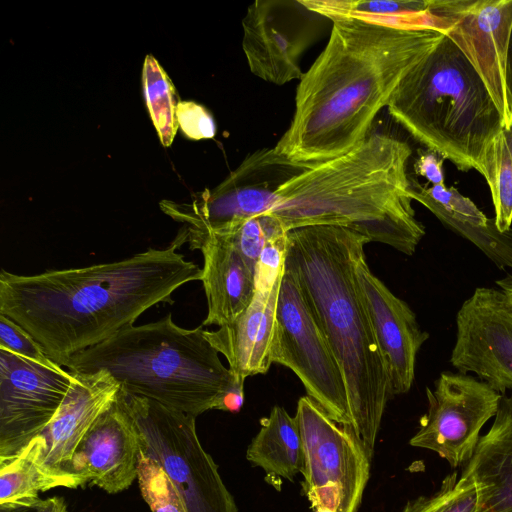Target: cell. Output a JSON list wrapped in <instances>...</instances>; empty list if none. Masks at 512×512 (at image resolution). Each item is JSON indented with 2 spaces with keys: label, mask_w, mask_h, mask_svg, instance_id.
Listing matches in <instances>:
<instances>
[{
  "label": "cell",
  "mask_w": 512,
  "mask_h": 512,
  "mask_svg": "<svg viewBox=\"0 0 512 512\" xmlns=\"http://www.w3.org/2000/svg\"><path fill=\"white\" fill-rule=\"evenodd\" d=\"M326 17L332 21L328 42L300 79L291 123L274 146L303 164L334 159L365 140L401 80L445 35L435 25Z\"/></svg>",
  "instance_id": "obj_1"
},
{
  "label": "cell",
  "mask_w": 512,
  "mask_h": 512,
  "mask_svg": "<svg viewBox=\"0 0 512 512\" xmlns=\"http://www.w3.org/2000/svg\"><path fill=\"white\" fill-rule=\"evenodd\" d=\"M183 229L164 249L122 260L34 275L0 272V314L26 330L60 366L133 324L181 286L201 280L202 268L178 250Z\"/></svg>",
  "instance_id": "obj_2"
},
{
  "label": "cell",
  "mask_w": 512,
  "mask_h": 512,
  "mask_svg": "<svg viewBox=\"0 0 512 512\" xmlns=\"http://www.w3.org/2000/svg\"><path fill=\"white\" fill-rule=\"evenodd\" d=\"M369 242L341 226L295 228L288 231L285 266L295 275L342 370L352 429L371 459L384 410L393 395L356 273Z\"/></svg>",
  "instance_id": "obj_3"
},
{
  "label": "cell",
  "mask_w": 512,
  "mask_h": 512,
  "mask_svg": "<svg viewBox=\"0 0 512 512\" xmlns=\"http://www.w3.org/2000/svg\"><path fill=\"white\" fill-rule=\"evenodd\" d=\"M411 154L406 142L370 133L349 152L288 180L268 214L287 232L312 225L341 226L412 255L425 227L416 219L408 193Z\"/></svg>",
  "instance_id": "obj_4"
},
{
  "label": "cell",
  "mask_w": 512,
  "mask_h": 512,
  "mask_svg": "<svg viewBox=\"0 0 512 512\" xmlns=\"http://www.w3.org/2000/svg\"><path fill=\"white\" fill-rule=\"evenodd\" d=\"M218 354L202 325L180 327L168 313L155 322L123 327L71 356L64 367L71 373L103 370L125 392L197 417L214 409L237 379Z\"/></svg>",
  "instance_id": "obj_5"
},
{
  "label": "cell",
  "mask_w": 512,
  "mask_h": 512,
  "mask_svg": "<svg viewBox=\"0 0 512 512\" xmlns=\"http://www.w3.org/2000/svg\"><path fill=\"white\" fill-rule=\"evenodd\" d=\"M387 109L415 140L460 171L479 172L504 126L483 80L446 35L401 80Z\"/></svg>",
  "instance_id": "obj_6"
},
{
  "label": "cell",
  "mask_w": 512,
  "mask_h": 512,
  "mask_svg": "<svg viewBox=\"0 0 512 512\" xmlns=\"http://www.w3.org/2000/svg\"><path fill=\"white\" fill-rule=\"evenodd\" d=\"M117 397L139 432L141 451L164 470L187 512H238L200 443L196 417L121 388Z\"/></svg>",
  "instance_id": "obj_7"
},
{
  "label": "cell",
  "mask_w": 512,
  "mask_h": 512,
  "mask_svg": "<svg viewBox=\"0 0 512 512\" xmlns=\"http://www.w3.org/2000/svg\"><path fill=\"white\" fill-rule=\"evenodd\" d=\"M273 362L300 379L310 398L337 423L352 428L342 370L293 272L285 266L277 303Z\"/></svg>",
  "instance_id": "obj_8"
},
{
  "label": "cell",
  "mask_w": 512,
  "mask_h": 512,
  "mask_svg": "<svg viewBox=\"0 0 512 512\" xmlns=\"http://www.w3.org/2000/svg\"><path fill=\"white\" fill-rule=\"evenodd\" d=\"M426 394L428 410L410 445L434 451L452 468L464 465L482 427L495 417L503 394L478 377L450 371L442 372Z\"/></svg>",
  "instance_id": "obj_9"
},
{
  "label": "cell",
  "mask_w": 512,
  "mask_h": 512,
  "mask_svg": "<svg viewBox=\"0 0 512 512\" xmlns=\"http://www.w3.org/2000/svg\"><path fill=\"white\" fill-rule=\"evenodd\" d=\"M428 17L459 48L491 94L504 125L512 121L506 86L512 0H427Z\"/></svg>",
  "instance_id": "obj_10"
},
{
  "label": "cell",
  "mask_w": 512,
  "mask_h": 512,
  "mask_svg": "<svg viewBox=\"0 0 512 512\" xmlns=\"http://www.w3.org/2000/svg\"><path fill=\"white\" fill-rule=\"evenodd\" d=\"M312 165L294 162L274 147L262 148L249 154L218 187L205 191L192 204L167 202L162 207L172 218L186 223L188 232L266 214L275 205L279 188Z\"/></svg>",
  "instance_id": "obj_11"
},
{
  "label": "cell",
  "mask_w": 512,
  "mask_h": 512,
  "mask_svg": "<svg viewBox=\"0 0 512 512\" xmlns=\"http://www.w3.org/2000/svg\"><path fill=\"white\" fill-rule=\"evenodd\" d=\"M295 418L303 443L304 492L336 484L340 488L337 512H357L371 460L362 441L352 428L334 421L309 396L299 399Z\"/></svg>",
  "instance_id": "obj_12"
},
{
  "label": "cell",
  "mask_w": 512,
  "mask_h": 512,
  "mask_svg": "<svg viewBox=\"0 0 512 512\" xmlns=\"http://www.w3.org/2000/svg\"><path fill=\"white\" fill-rule=\"evenodd\" d=\"M73 373L0 348V459L38 436L65 399Z\"/></svg>",
  "instance_id": "obj_13"
},
{
  "label": "cell",
  "mask_w": 512,
  "mask_h": 512,
  "mask_svg": "<svg viewBox=\"0 0 512 512\" xmlns=\"http://www.w3.org/2000/svg\"><path fill=\"white\" fill-rule=\"evenodd\" d=\"M450 363L501 394L512 391V302L502 290L478 287L462 303Z\"/></svg>",
  "instance_id": "obj_14"
},
{
  "label": "cell",
  "mask_w": 512,
  "mask_h": 512,
  "mask_svg": "<svg viewBox=\"0 0 512 512\" xmlns=\"http://www.w3.org/2000/svg\"><path fill=\"white\" fill-rule=\"evenodd\" d=\"M303 1L257 0L242 20V48L250 71L275 85L304 75L300 58L309 46Z\"/></svg>",
  "instance_id": "obj_15"
},
{
  "label": "cell",
  "mask_w": 512,
  "mask_h": 512,
  "mask_svg": "<svg viewBox=\"0 0 512 512\" xmlns=\"http://www.w3.org/2000/svg\"><path fill=\"white\" fill-rule=\"evenodd\" d=\"M357 279L374 334L387 364L392 395L407 393L415 378L417 354L429 338L409 305L394 295L369 269L365 257Z\"/></svg>",
  "instance_id": "obj_16"
},
{
  "label": "cell",
  "mask_w": 512,
  "mask_h": 512,
  "mask_svg": "<svg viewBox=\"0 0 512 512\" xmlns=\"http://www.w3.org/2000/svg\"><path fill=\"white\" fill-rule=\"evenodd\" d=\"M139 432L118 397L93 422L78 444L71 469L110 494L138 477Z\"/></svg>",
  "instance_id": "obj_17"
},
{
  "label": "cell",
  "mask_w": 512,
  "mask_h": 512,
  "mask_svg": "<svg viewBox=\"0 0 512 512\" xmlns=\"http://www.w3.org/2000/svg\"><path fill=\"white\" fill-rule=\"evenodd\" d=\"M70 389L54 417L38 435L45 467L58 474H74V452L98 416L116 399L119 383L107 372L73 373ZM77 475V474H76Z\"/></svg>",
  "instance_id": "obj_18"
},
{
  "label": "cell",
  "mask_w": 512,
  "mask_h": 512,
  "mask_svg": "<svg viewBox=\"0 0 512 512\" xmlns=\"http://www.w3.org/2000/svg\"><path fill=\"white\" fill-rule=\"evenodd\" d=\"M187 242L191 250H201L204 260L201 281L208 312L202 326L232 322L254 297V270L230 241L216 233L187 234Z\"/></svg>",
  "instance_id": "obj_19"
},
{
  "label": "cell",
  "mask_w": 512,
  "mask_h": 512,
  "mask_svg": "<svg viewBox=\"0 0 512 512\" xmlns=\"http://www.w3.org/2000/svg\"><path fill=\"white\" fill-rule=\"evenodd\" d=\"M281 280L268 293L255 291L249 306L232 322L214 331L204 329V336L226 358L235 376L266 374L274 363Z\"/></svg>",
  "instance_id": "obj_20"
},
{
  "label": "cell",
  "mask_w": 512,
  "mask_h": 512,
  "mask_svg": "<svg viewBox=\"0 0 512 512\" xmlns=\"http://www.w3.org/2000/svg\"><path fill=\"white\" fill-rule=\"evenodd\" d=\"M409 195L444 225L469 240L499 269H512V229L500 232L475 203L454 187H425L410 179Z\"/></svg>",
  "instance_id": "obj_21"
},
{
  "label": "cell",
  "mask_w": 512,
  "mask_h": 512,
  "mask_svg": "<svg viewBox=\"0 0 512 512\" xmlns=\"http://www.w3.org/2000/svg\"><path fill=\"white\" fill-rule=\"evenodd\" d=\"M462 472L477 486V512H512V393L502 395L491 428Z\"/></svg>",
  "instance_id": "obj_22"
},
{
  "label": "cell",
  "mask_w": 512,
  "mask_h": 512,
  "mask_svg": "<svg viewBox=\"0 0 512 512\" xmlns=\"http://www.w3.org/2000/svg\"><path fill=\"white\" fill-rule=\"evenodd\" d=\"M43 448V440L36 436L15 456L0 459V508L33 510L40 492L88 482L80 475L58 474L45 467L40 458Z\"/></svg>",
  "instance_id": "obj_23"
},
{
  "label": "cell",
  "mask_w": 512,
  "mask_h": 512,
  "mask_svg": "<svg viewBox=\"0 0 512 512\" xmlns=\"http://www.w3.org/2000/svg\"><path fill=\"white\" fill-rule=\"evenodd\" d=\"M247 449V459L267 474L288 480L302 470L303 443L297 420L274 406Z\"/></svg>",
  "instance_id": "obj_24"
},
{
  "label": "cell",
  "mask_w": 512,
  "mask_h": 512,
  "mask_svg": "<svg viewBox=\"0 0 512 512\" xmlns=\"http://www.w3.org/2000/svg\"><path fill=\"white\" fill-rule=\"evenodd\" d=\"M479 173L490 188L498 230L509 231L512 229V121L488 145Z\"/></svg>",
  "instance_id": "obj_25"
},
{
  "label": "cell",
  "mask_w": 512,
  "mask_h": 512,
  "mask_svg": "<svg viewBox=\"0 0 512 512\" xmlns=\"http://www.w3.org/2000/svg\"><path fill=\"white\" fill-rule=\"evenodd\" d=\"M143 91L150 117L163 146H170L179 127L176 117L180 102L169 76L151 55L142 72Z\"/></svg>",
  "instance_id": "obj_26"
},
{
  "label": "cell",
  "mask_w": 512,
  "mask_h": 512,
  "mask_svg": "<svg viewBox=\"0 0 512 512\" xmlns=\"http://www.w3.org/2000/svg\"><path fill=\"white\" fill-rule=\"evenodd\" d=\"M478 491L474 480L461 471L442 481L440 489L430 496L409 501L402 512H477Z\"/></svg>",
  "instance_id": "obj_27"
},
{
  "label": "cell",
  "mask_w": 512,
  "mask_h": 512,
  "mask_svg": "<svg viewBox=\"0 0 512 512\" xmlns=\"http://www.w3.org/2000/svg\"><path fill=\"white\" fill-rule=\"evenodd\" d=\"M138 484L152 512H187L164 470L140 449Z\"/></svg>",
  "instance_id": "obj_28"
},
{
  "label": "cell",
  "mask_w": 512,
  "mask_h": 512,
  "mask_svg": "<svg viewBox=\"0 0 512 512\" xmlns=\"http://www.w3.org/2000/svg\"><path fill=\"white\" fill-rule=\"evenodd\" d=\"M288 232L280 230L269 237L255 265V291L268 293L282 278L287 256Z\"/></svg>",
  "instance_id": "obj_29"
},
{
  "label": "cell",
  "mask_w": 512,
  "mask_h": 512,
  "mask_svg": "<svg viewBox=\"0 0 512 512\" xmlns=\"http://www.w3.org/2000/svg\"><path fill=\"white\" fill-rule=\"evenodd\" d=\"M0 348L40 364H57L26 330L3 314H0Z\"/></svg>",
  "instance_id": "obj_30"
},
{
  "label": "cell",
  "mask_w": 512,
  "mask_h": 512,
  "mask_svg": "<svg viewBox=\"0 0 512 512\" xmlns=\"http://www.w3.org/2000/svg\"><path fill=\"white\" fill-rule=\"evenodd\" d=\"M176 117L183 133L191 139H210L216 134V125L212 115L198 103L180 101Z\"/></svg>",
  "instance_id": "obj_31"
},
{
  "label": "cell",
  "mask_w": 512,
  "mask_h": 512,
  "mask_svg": "<svg viewBox=\"0 0 512 512\" xmlns=\"http://www.w3.org/2000/svg\"><path fill=\"white\" fill-rule=\"evenodd\" d=\"M443 158L429 150L419 151L414 163L417 175L425 177L432 185L444 184Z\"/></svg>",
  "instance_id": "obj_32"
},
{
  "label": "cell",
  "mask_w": 512,
  "mask_h": 512,
  "mask_svg": "<svg viewBox=\"0 0 512 512\" xmlns=\"http://www.w3.org/2000/svg\"><path fill=\"white\" fill-rule=\"evenodd\" d=\"M244 382L245 378L238 377L219 398L214 409L225 412L237 413L244 403Z\"/></svg>",
  "instance_id": "obj_33"
},
{
  "label": "cell",
  "mask_w": 512,
  "mask_h": 512,
  "mask_svg": "<svg viewBox=\"0 0 512 512\" xmlns=\"http://www.w3.org/2000/svg\"><path fill=\"white\" fill-rule=\"evenodd\" d=\"M33 510L35 512H67L64 499L56 496L44 500L40 499Z\"/></svg>",
  "instance_id": "obj_34"
},
{
  "label": "cell",
  "mask_w": 512,
  "mask_h": 512,
  "mask_svg": "<svg viewBox=\"0 0 512 512\" xmlns=\"http://www.w3.org/2000/svg\"><path fill=\"white\" fill-rule=\"evenodd\" d=\"M506 86H507V92H508L509 99L511 102V107H512V30H511L508 53H507Z\"/></svg>",
  "instance_id": "obj_35"
},
{
  "label": "cell",
  "mask_w": 512,
  "mask_h": 512,
  "mask_svg": "<svg viewBox=\"0 0 512 512\" xmlns=\"http://www.w3.org/2000/svg\"><path fill=\"white\" fill-rule=\"evenodd\" d=\"M496 284L512 302V275H507L506 277L497 280Z\"/></svg>",
  "instance_id": "obj_36"
},
{
  "label": "cell",
  "mask_w": 512,
  "mask_h": 512,
  "mask_svg": "<svg viewBox=\"0 0 512 512\" xmlns=\"http://www.w3.org/2000/svg\"><path fill=\"white\" fill-rule=\"evenodd\" d=\"M26 509H6L0 508V512H24Z\"/></svg>",
  "instance_id": "obj_37"
},
{
  "label": "cell",
  "mask_w": 512,
  "mask_h": 512,
  "mask_svg": "<svg viewBox=\"0 0 512 512\" xmlns=\"http://www.w3.org/2000/svg\"><path fill=\"white\" fill-rule=\"evenodd\" d=\"M314 512H335V511L332 509H328V508H315Z\"/></svg>",
  "instance_id": "obj_38"
}]
</instances>
